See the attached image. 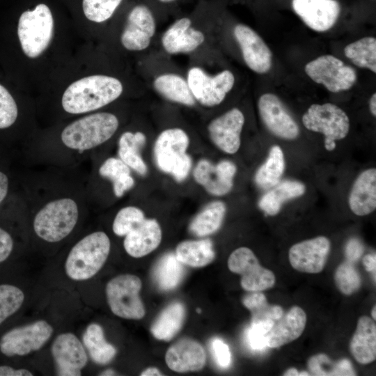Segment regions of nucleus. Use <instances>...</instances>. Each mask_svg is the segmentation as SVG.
I'll return each instance as SVG.
<instances>
[{"label": "nucleus", "instance_id": "nucleus-1", "mask_svg": "<svg viewBox=\"0 0 376 376\" xmlns=\"http://www.w3.org/2000/svg\"><path fill=\"white\" fill-rule=\"evenodd\" d=\"M87 161L72 168L26 166L23 203L32 230L47 244L67 239L91 208L87 194Z\"/></svg>", "mask_w": 376, "mask_h": 376}, {"label": "nucleus", "instance_id": "nucleus-2", "mask_svg": "<svg viewBox=\"0 0 376 376\" xmlns=\"http://www.w3.org/2000/svg\"><path fill=\"white\" fill-rule=\"evenodd\" d=\"M120 126L118 116L109 111L82 115L56 134L33 136L22 148L25 166L72 168L88 161L109 142Z\"/></svg>", "mask_w": 376, "mask_h": 376}, {"label": "nucleus", "instance_id": "nucleus-3", "mask_svg": "<svg viewBox=\"0 0 376 376\" xmlns=\"http://www.w3.org/2000/svg\"><path fill=\"white\" fill-rule=\"evenodd\" d=\"M121 81L113 77L95 75L72 83L61 100L62 110L68 115L97 111L116 100L123 93Z\"/></svg>", "mask_w": 376, "mask_h": 376}, {"label": "nucleus", "instance_id": "nucleus-4", "mask_svg": "<svg viewBox=\"0 0 376 376\" xmlns=\"http://www.w3.org/2000/svg\"><path fill=\"white\" fill-rule=\"evenodd\" d=\"M111 241L102 230L86 234L70 248L65 263L69 278L84 281L94 276L102 267L110 253Z\"/></svg>", "mask_w": 376, "mask_h": 376}, {"label": "nucleus", "instance_id": "nucleus-5", "mask_svg": "<svg viewBox=\"0 0 376 376\" xmlns=\"http://www.w3.org/2000/svg\"><path fill=\"white\" fill-rule=\"evenodd\" d=\"M189 138L179 127L163 130L154 145V157L157 166L162 172L171 174L178 182L184 181L191 168V157L187 153Z\"/></svg>", "mask_w": 376, "mask_h": 376}, {"label": "nucleus", "instance_id": "nucleus-6", "mask_svg": "<svg viewBox=\"0 0 376 376\" xmlns=\"http://www.w3.org/2000/svg\"><path fill=\"white\" fill-rule=\"evenodd\" d=\"M54 34V19L49 8L37 5L26 10L19 18L17 35L22 49L31 58L41 55L49 46Z\"/></svg>", "mask_w": 376, "mask_h": 376}, {"label": "nucleus", "instance_id": "nucleus-7", "mask_svg": "<svg viewBox=\"0 0 376 376\" xmlns=\"http://www.w3.org/2000/svg\"><path fill=\"white\" fill-rule=\"evenodd\" d=\"M302 123L307 130L324 136V147L328 151L335 149L336 141L347 136L350 127L347 113L329 102L311 105L302 116Z\"/></svg>", "mask_w": 376, "mask_h": 376}, {"label": "nucleus", "instance_id": "nucleus-8", "mask_svg": "<svg viewBox=\"0 0 376 376\" xmlns=\"http://www.w3.org/2000/svg\"><path fill=\"white\" fill-rule=\"evenodd\" d=\"M186 80L196 102L212 107L224 100L233 89L235 79L229 70L211 75L201 67L194 65L188 70Z\"/></svg>", "mask_w": 376, "mask_h": 376}, {"label": "nucleus", "instance_id": "nucleus-9", "mask_svg": "<svg viewBox=\"0 0 376 376\" xmlns=\"http://www.w3.org/2000/svg\"><path fill=\"white\" fill-rule=\"evenodd\" d=\"M141 285L140 279L132 274H121L108 282L107 299L114 315L132 320L144 317L146 311L139 297Z\"/></svg>", "mask_w": 376, "mask_h": 376}, {"label": "nucleus", "instance_id": "nucleus-10", "mask_svg": "<svg viewBox=\"0 0 376 376\" xmlns=\"http://www.w3.org/2000/svg\"><path fill=\"white\" fill-rule=\"evenodd\" d=\"M304 70L311 79L332 93L347 91L357 80L356 70L333 55L316 58L306 63Z\"/></svg>", "mask_w": 376, "mask_h": 376}, {"label": "nucleus", "instance_id": "nucleus-11", "mask_svg": "<svg viewBox=\"0 0 376 376\" xmlns=\"http://www.w3.org/2000/svg\"><path fill=\"white\" fill-rule=\"evenodd\" d=\"M45 320L13 328L0 338V352L8 357L25 356L40 350L53 334Z\"/></svg>", "mask_w": 376, "mask_h": 376}, {"label": "nucleus", "instance_id": "nucleus-12", "mask_svg": "<svg viewBox=\"0 0 376 376\" xmlns=\"http://www.w3.org/2000/svg\"><path fill=\"white\" fill-rule=\"evenodd\" d=\"M230 271L241 276V286L249 292L263 291L272 288L274 274L260 265L253 252L247 247L233 251L228 259Z\"/></svg>", "mask_w": 376, "mask_h": 376}, {"label": "nucleus", "instance_id": "nucleus-13", "mask_svg": "<svg viewBox=\"0 0 376 376\" xmlns=\"http://www.w3.org/2000/svg\"><path fill=\"white\" fill-rule=\"evenodd\" d=\"M156 32V22L150 9L143 4L134 6L129 13L120 36L123 47L141 52L150 45Z\"/></svg>", "mask_w": 376, "mask_h": 376}, {"label": "nucleus", "instance_id": "nucleus-14", "mask_svg": "<svg viewBox=\"0 0 376 376\" xmlns=\"http://www.w3.org/2000/svg\"><path fill=\"white\" fill-rule=\"evenodd\" d=\"M258 108L263 123L272 134L286 140H293L299 136L298 125L276 95H262Z\"/></svg>", "mask_w": 376, "mask_h": 376}, {"label": "nucleus", "instance_id": "nucleus-15", "mask_svg": "<svg viewBox=\"0 0 376 376\" xmlns=\"http://www.w3.org/2000/svg\"><path fill=\"white\" fill-rule=\"evenodd\" d=\"M88 179L108 182L114 198H123L135 185L131 169L118 156H109L101 162L90 158Z\"/></svg>", "mask_w": 376, "mask_h": 376}, {"label": "nucleus", "instance_id": "nucleus-16", "mask_svg": "<svg viewBox=\"0 0 376 376\" xmlns=\"http://www.w3.org/2000/svg\"><path fill=\"white\" fill-rule=\"evenodd\" d=\"M243 59L252 71L265 74L272 65V53L262 38L247 25L238 24L233 29Z\"/></svg>", "mask_w": 376, "mask_h": 376}, {"label": "nucleus", "instance_id": "nucleus-17", "mask_svg": "<svg viewBox=\"0 0 376 376\" xmlns=\"http://www.w3.org/2000/svg\"><path fill=\"white\" fill-rule=\"evenodd\" d=\"M52 354L60 376H79L88 357L79 339L72 333H63L54 339Z\"/></svg>", "mask_w": 376, "mask_h": 376}, {"label": "nucleus", "instance_id": "nucleus-18", "mask_svg": "<svg viewBox=\"0 0 376 376\" xmlns=\"http://www.w3.org/2000/svg\"><path fill=\"white\" fill-rule=\"evenodd\" d=\"M236 171L235 164L230 161L222 160L214 164L206 159H202L196 165L193 175L194 180L207 193L221 196L232 189Z\"/></svg>", "mask_w": 376, "mask_h": 376}, {"label": "nucleus", "instance_id": "nucleus-19", "mask_svg": "<svg viewBox=\"0 0 376 376\" xmlns=\"http://www.w3.org/2000/svg\"><path fill=\"white\" fill-rule=\"evenodd\" d=\"M330 251V242L326 237L318 236L292 245L288 258L296 270L309 274L321 272Z\"/></svg>", "mask_w": 376, "mask_h": 376}, {"label": "nucleus", "instance_id": "nucleus-20", "mask_svg": "<svg viewBox=\"0 0 376 376\" xmlns=\"http://www.w3.org/2000/svg\"><path fill=\"white\" fill-rule=\"evenodd\" d=\"M244 116L237 108H233L209 123L207 131L212 143L228 154H235L241 144V132Z\"/></svg>", "mask_w": 376, "mask_h": 376}, {"label": "nucleus", "instance_id": "nucleus-21", "mask_svg": "<svg viewBox=\"0 0 376 376\" xmlns=\"http://www.w3.org/2000/svg\"><path fill=\"white\" fill-rule=\"evenodd\" d=\"M205 40V34L192 26L191 19L182 17L165 30L161 38V44L166 53L176 55L196 51Z\"/></svg>", "mask_w": 376, "mask_h": 376}, {"label": "nucleus", "instance_id": "nucleus-22", "mask_svg": "<svg viewBox=\"0 0 376 376\" xmlns=\"http://www.w3.org/2000/svg\"><path fill=\"white\" fill-rule=\"evenodd\" d=\"M296 14L311 29L323 32L336 24L340 13L336 0H292Z\"/></svg>", "mask_w": 376, "mask_h": 376}, {"label": "nucleus", "instance_id": "nucleus-23", "mask_svg": "<svg viewBox=\"0 0 376 376\" xmlns=\"http://www.w3.org/2000/svg\"><path fill=\"white\" fill-rule=\"evenodd\" d=\"M165 361L175 372L198 371L205 364L206 354L199 343L186 338L175 342L167 350Z\"/></svg>", "mask_w": 376, "mask_h": 376}, {"label": "nucleus", "instance_id": "nucleus-24", "mask_svg": "<svg viewBox=\"0 0 376 376\" xmlns=\"http://www.w3.org/2000/svg\"><path fill=\"white\" fill-rule=\"evenodd\" d=\"M123 246L128 255L141 258L157 249L162 240V230L155 219H145L124 236Z\"/></svg>", "mask_w": 376, "mask_h": 376}, {"label": "nucleus", "instance_id": "nucleus-25", "mask_svg": "<svg viewBox=\"0 0 376 376\" xmlns=\"http://www.w3.org/2000/svg\"><path fill=\"white\" fill-rule=\"evenodd\" d=\"M277 321L266 336L269 347H279L298 338L305 329L306 315L301 307L294 306Z\"/></svg>", "mask_w": 376, "mask_h": 376}, {"label": "nucleus", "instance_id": "nucleus-26", "mask_svg": "<svg viewBox=\"0 0 376 376\" xmlns=\"http://www.w3.org/2000/svg\"><path fill=\"white\" fill-rule=\"evenodd\" d=\"M351 211L358 216H365L376 208V169L371 168L361 172L355 180L349 198Z\"/></svg>", "mask_w": 376, "mask_h": 376}, {"label": "nucleus", "instance_id": "nucleus-27", "mask_svg": "<svg viewBox=\"0 0 376 376\" xmlns=\"http://www.w3.org/2000/svg\"><path fill=\"white\" fill-rule=\"evenodd\" d=\"M350 350L355 360L368 364L376 359V324L373 319L363 315L350 343Z\"/></svg>", "mask_w": 376, "mask_h": 376}, {"label": "nucleus", "instance_id": "nucleus-28", "mask_svg": "<svg viewBox=\"0 0 376 376\" xmlns=\"http://www.w3.org/2000/svg\"><path fill=\"white\" fill-rule=\"evenodd\" d=\"M146 143V136L140 131L123 132L118 139L117 155L132 171L141 176L148 173V166L141 152Z\"/></svg>", "mask_w": 376, "mask_h": 376}, {"label": "nucleus", "instance_id": "nucleus-29", "mask_svg": "<svg viewBox=\"0 0 376 376\" xmlns=\"http://www.w3.org/2000/svg\"><path fill=\"white\" fill-rule=\"evenodd\" d=\"M152 86L159 95L170 102L186 107H193L196 103L186 78L179 74H160L152 81Z\"/></svg>", "mask_w": 376, "mask_h": 376}, {"label": "nucleus", "instance_id": "nucleus-30", "mask_svg": "<svg viewBox=\"0 0 376 376\" xmlns=\"http://www.w3.org/2000/svg\"><path fill=\"white\" fill-rule=\"evenodd\" d=\"M305 191L306 187L303 183L295 180H284L263 195L258 205L266 214L276 215L283 203L302 196Z\"/></svg>", "mask_w": 376, "mask_h": 376}, {"label": "nucleus", "instance_id": "nucleus-31", "mask_svg": "<svg viewBox=\"0 0 376 376\" xmlns=\"http://www.w3.org/2000/svg\"><path fill=\"white\" fill-rule=\"evenodd\" d=\"M175 254L182 264L193 267L206 266L215 258L210 239L183 241L177 246Z\"/></svg>", "mask_w": 376, "mask_h": 376}, {"label": "nucleus", "instance_id": "nucleus-32", "mask_svg": "<svg viewBox=\"0 0 376 376\" xmlns=\"http://www.w3.org/2000/svg\"><path fill=\"white\" fill-rule=\"evenodd\" d=\"M185 317V308L180 302H173L166 307L150 327L153 336L158 340H170L181 329Z\"/></svg>", "mask_w": 376, "mask_h": 376}, {"label": "nucleus", "instance_id": "nucleus-33", "mask_svg": "<svg viewBox=\"0 0 376 376\" xmlns=\"http://www.w3.org/2000/svg\"><path fill=\"white\" fill-rule=\"evenodd\" d=\"M226 212L224 202L214 201L207 204L194 218L189 230L198 237L210 235L221 227Z\"/></svg>", "mask_w": 376, "mask_h": 376}, {"label": "nucleus", "instance_id": "nucleus-34", "mask_svg": "<svg viewBox=\"0 0 376 376\" xmlns=\"http://www.w3.org/2000/svg\"><path fill=\"white\" fill-rule=\"evenodd\" d=\"M185 273L184 264L175 256L169 253L163 256L153 269V279L162 290L169 291L176 288L182 281Z\"/></svg>", "mask_w": 376, "mask_h": 376}, {"label": "nucleus", "instance_id": "nucleus-35", "mask_svg": "<svg viewBox=\"0 0 376 376\" xmlns=\"http://www.w3.org/2000/svg\"><path fill=\"white\" fill-rule=\"evenodd\" d=\"M83 343L92 360L100 365L109 363L116 354V349L106 341L102 327L89 324L83 334Z\"/></svg>", "mask_w": 376, "mask_h": 376}, {"label": "nucleus", "instance_id": "nucleus-36", "mask_svg": "<svg viewBox=\"0 0 376 376\" xmlns=\"http://www.w3.org/2000/svg\"><path fill=\"white\" fill-rule=\"evenodd\" d=\"M284 169L283 151L279 146H274L271 148L265 162L256 172L255 181L264 189L273 187L279 183Z\"/></svg>", "mask_w": 376, "mask_h": 376}, {"label": "nucleus", "instance_id": "nucleus-37", "mask_svg": "<svg viewBox=\"0 0 376 376\" xmlns=\"http://www.w3.org/2000/svg\"><path fill=\"white\" fill-rule=\"evenodd\" d=\"M345 56L357 66L376 72V38L366 36L346 45Z\"/></svg>", "mask_w": 376, "mask_h": 376}, {"label": "nucleus", "instance_id": "nucleus-38", "mask_svg": "<svg viewBox=\"0 0 376 376\" xmlns=\"http://www.w3.org/2000/svg\"><path fill=\"white\" fill-rule=\"evenodd\" d=\"M244 306L251 315V324L266 321H276L283 315L281 306L269 304L261 291L251 292L242 299Z\"/></svg>", "mask_w": 376, "mask_h": 376}, {"label": "nucleus", "instance_id": "nucleus-39", "mask_svg": "<svg viewBox=\"0 0 376 376\" xmlns=\"http://www.w3.org/2000/svg\"><path fill=\"white\" fill-rule=\"evenodd\" d=\"M308 367L313 375H355L351 362L346 359L338 361H331L327 355L318 354L308 361Z\"/></svg>", "mask_w": 376, "mask_h": 376}, {"label": "nucleus", "instance_id": "nucleus-40", "mask_svg": "<svg viewBox=\"0 0 376 376\" xmlns=\"http://www.w3.org/2000/svg\"><path fill=\"white\" fill-rule=\"evenodd\" d=\"M25 295L15 285L0 284V326L22 306Z\"/></svg>", "mask_w": 376, "mask_h": 376}, {"label": "nucleus", "instance_id": "nucleus-41", "mask_svg": "<svg viewBox=\"0 0 376 376\" xmlns=\"http://www.w3.org/2000/svg\"><path fill=\"white\" fill-rule=\"evenodd\" d=\"M145 219L141 209L132 205H125L116 212L112 223V230L116 235L124 237Z\"/></svg>", "mask_w": 376, "mask_h": 376}, {"label": "nucleus", "instance_id": "nucleus-42", "mask_svg": "<svg viewBox=\"0 0 376 376\" xmlns=\"http://www.w3.org/2000/svg\"><path fill=\"white\" fill-rule=\"evenodd\" d=\"M334 281L337 288L345 295L354 293L361 285V276L350 261L343 263L337 267Z\"/></svg>", "mask_w": 376, "mask_h": 376}, {"label": "nucleus", "instance_id": "nucleus-43", "mask_svg": "<svg viewBox=\"0 0 376 376\" xmlns=\"http://www.w3.org/2000/svg\"><path fill=\"white\" fill-rule=\"evenodd\" d=\"M123 0H83L85 17L90 21L101 23L113 15Z\"/></svg>", "mask_w": 376, "mask_h": 376}, {"label": "nucleus", "instance_id": "nucleus-44", "mask_svg": "<svg viewBox=\"0 0 376 376\" xmlns=\"http://www.w3.org/2000/svg\"><path fill=\"white\" fill-rule=\"evenodd\" d=\"M19 117L18 105L10 93L0 84V130L13 126Z\"/></svg>", "mask_w": 376, "mask_h": 376}, {"label": "nucleus", "instance_id": "nucleus-45", "mask_svg": "<svg viewBox=\"0 0 376 376\" xmlns=\"http://www.w3.org/2000/svg\"><path fill=\"white\" fill-rule=\"evenodd\" d=\"M275 322L266 321L251 324L247 331L246 339L249 346L256 350H260L267 346L266 336Z\"/></svg>", "mask_w": 376, "mask_h": 376}, {"label": "nucleus", "instance_id": "nucleus-46", "mask_svg": "<svg viewBox=\"0 0 376 376\" xmlns=\"http://www.w3.org/2000/svg\"><path fill=\"white\" fill-rule=\"evenodd\" d=\"M211 348L217 363L222 368L228 367L231 361L228 346L221 339L214 338L211 343Z\"/></svg>", "mask_w": 376, "mask_h": 376}, {"label": "nucleus", "instance_id": "nucleus-47", "mask_svg": "<svg viewBox=\"0 0 376 376\" xmlns=\"http://www.w3.org/2000/svg\"><path fill=\"white\" fill-rule=\"evenodd\" d=\"M15 242L12 235L0 226V263L7 260L12 254Z\"/></svg>", "mask_w": 376, "mask_h": 376}, {"label": "nucleus", "instance_id": "nucleus-48", "mask_svg": "<svg viewBox=\"0 0 376 376\" xmlns=\"http://www.w3.org/2000/svg\"><path fill=\"white\" fill-rule=\"evenodd\" d=\"M363 248L361 243L356 239L350 240L345 249V254L349 261L354 262L362 255Z\"/></svg>", "mask_w": 376, "mask_h": 376}, {"label": "nucleus", "instance_id": "nucleus-49", "mask_svg": "<svg viewBox=\"0 0 376 376\" xmlns=\"http://www.w3.org/2000/svg\"><path fill=\"white\" fill-rule=\"evenodd\" d=\"M33 374L25 368H15L10 366H0V376H32Z\"/></svg>", "mask_w": 376, "mask_h": 376}, {"label": "nucleus", "instance_id": "nucleus-50", "mask_svg": "<svg viewBox=\"0 0 376 376\" xmlns=\"http://www.w3.org/2000/svg\"><path fill=\"white\" fill-rule=\"evenodd\" d=\"M10 191V178L8 174L0 170V205L7 198Z\"/></svg>", "mask_w": 376, "mask_h": 376}, {"label": "nucleus", "instance_id": "nucleus-51", "mask_svg": "<svg viewBox=\"0 0 376 376\" xmlns=\"http://www.w3.org/2000/svg\"><path fill=\"white\" fill-rule=\"evenodd\" d=\"M363 263L368 272L375 271L376 256L375 254H368L363 258Z\"/></svg>", "mask_w": 376, "mask_h": 376}, {"label": "nucleus", "instance_id": "nucleus-52", "mask_svg": "<svg viewBox=\"0 0 376 376\" xmlns=\"http://www.w3.org/2000/svg\"><path fill=\"white\" fill-rule=\"evenodd\" d=\"M141 376H152V375H163L161 372L156 368H148L141 374Z\"/></svg>", "mask_w": 376, "mask_h": 376}, {"label": "nucleus", "instance_id": "nucleus-53", "mask_svg": "<svg viewBox=\"0 0 376 376\" xmlns=\"http://www.w3.org/2000/svg\"><path fill=\"white\" fill-rule=\"evenodd\" d=\"M369 107L372 115L376 116V93H373L369 100Z\"/></svg>", "mask_w": 376, "mask_h": 376}, {"label": "nucleus", "instance_id": "nucleus-54", "mask_svg": "<svg viewBox=\"0 0 376 376\" xmlns=\"http://www.w3.org/2000/svg\"><path fill=\"white\" fill-rule=\"evenodd\" d=\"M283 375L285 376H298L299 372L297 369L294 368H289L284 373Z\"/></svg>", "mask_w": 376, "mask_h": 376}, {"label": "nucleus", "instance_id": "nucleus-55", "mask_svg": "<svg viewBox=\"0 0 376 376\" xmlns=\"http://www.w3.org/2000/svg\"><path fill=\"white\" fill-rule=\"evenodd\" d=\"M115 375H116V372L111 369L105 370L104 371L102 372L101 374H100V375H104V376Z\"/></svg>", "mask_w": 376, "mask_h": 376}, {"label": "nucleus", "instance_id": "nucleus-56", "mask_svg": "<svg viewBox=\"0 0 376 376\" xmlns=\"http://www.w3.org/2000/svg\"><path fill=\"white\" fill-rule=\"evenodd\" d=\"M371 315L374 320H376V306L375 305L371 311Z\"/></svg>", "mask_w": 376, "mask_h": 376}, {"label": "nucleus", "instance_id": "nucleus-57", "mask_svg": "<svg viewBox=\"0 0 376 376\" xmlns=\"http://www.w3.org/2000/svg\"><path fill=\"white\" fill-rule=\"evenodd\" d=\"M299 376H302V375L308 376V375H310L307 372L303 371V372L299 373Z\"/></svg>", "mask_w": 376, "mask_h": 376}, {"label": "nucleus", "instance_id": "nucleus-58", "mask_svg": "<svg viewBox=\"0 0 376 376\" xmlns=\"http://www.w3.org/2000/svg\"><path fill=\"white\" fill-rule=\"evenodd\" d=\"M161 2H163V3H170V2H173V1H175L176 0H158Z\"/></svg>", "mask_w": 376, "mask_h": 376}]
</instances>
